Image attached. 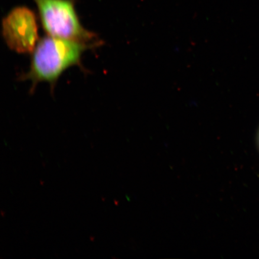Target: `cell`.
Here are the masks:
<instances>
[{
  "mask_svg": "<svg viewBox=\"0 0 259 259\" xmlns=\"http://www.w3.org/2000/svg\"><path fill=\"white\" fill-rule=\"evenodd\" d=\"M89 45L48 35L38 42L32 52L30 69L21 76L32 82L34 90L38 83L46 82L54 88L58 78L70 67L80 64Z\"/></svg>",
  "mask_w": 259,
  "mask_h": 259,
  "instance_id": "1",
  "label": "cell"
},
{
  "mask_svg": "<svg viewBox=\"0 0 259 259\" xmlns=\"http://www.w3.org/2000/svg\"><path fill=\"white\" fill-rule=\"evenodd\" d=\"M41 25L48 35L96 47L101 44L97 35L82 27L74 0H33Z\"/></svg>",
  "mask_w": 259,
  "mask_h": 259,
  "instance_id": "2",
  "label": "cell"
},
{
  "mask_svg": "<svg viewBox=\"0 0 259 259\" xmlns=\"http://www.w3.org/2000/svg\"><path fill=\"white\" fill-rule=\"evenodd\" d=\"M2 32L6 44L17 53H32L39 41L36 16L25 7L10 12L3 19Z\"/></svg>",
  "mask_w": 259,
  "mask_h": 259,
  "instance_id": "3",
  "label": "cell"
},
{
  "mask_svg": "<svg viewBox=\"0 0 259 259\" xmlns=\"http://www.w3.org/2000/svg\"><path fill=\"white\" fill-rule=\"evenodd\" d=\"M258 141H259V134H258Z\"/></svg>",
  "mask_w": 259,
  "mask_h": 259,
  "instance_id": "4",
  "label": "cell"
}]
</instances>
